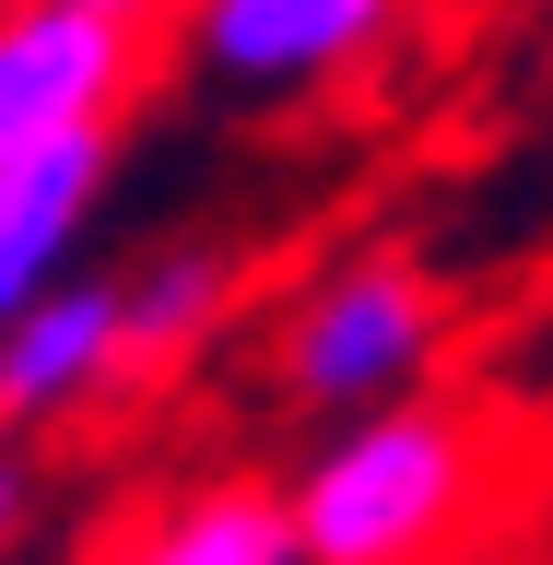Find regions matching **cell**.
Masks as SVG:
<instances>
[{
    "label": "cell",
    "mask_w": 553,
    "mask_h": 565,
    "mask_svg": "<svg viewBox=\"0 0 553 565\" xmlns=\"http://www.w3.org/2000/svg\"><path fill=\"white\" fill-rule=\"evenodd\" d=\"M272 494L307 565H436L483 494V436L448 401H389V413L330 424Z\"/></svg>",
    "instance_id": "1"
},
{
    "label": "cell",
    "mask_w": 553,
    "mask_h": 565,
    "mask_svg": "<svg viewBox=\"0 0 553 565\" xmlns=\"http://www.w3.org/2000/svg\"><path fill=\"white\" fill-rule=\"evenodd\" d=\"M436 353H448V282L413 247H353L318 282H295L272 318V388L318 424L424 401Z\"/></svg>",
    "instance_id": "2"
},
{
    "label": "cell",
    "mask_w": 553,
    "mask_h": 565,
    "mask_svg": "<svg viewBox=\"0 0 553 565\" xmlns=\"http://www.w3.org/2000/svg\"><path fill=\"white\" fill-rule=\"evenodd\" d=\"M424 0H177L153 60H177L224 106H307L401 60Z\"/></svg>",
    "instance_id": "3"
},
{
    "label": "cell",
    "mask_w": 553,
    "mask_h": 565,
    "mask_svg": "<svg viewBox=\"0 0 553 565\" xmlns=\"http://www.w3.org/2000/svg\"><path fill=\"white\" fill-rule=\"evenodd\" d=\"M141 83H153V35L118 24L106 0H0V166L60 141H118Z\"/></svg>",
    "instance_id": "4"
},
{
    "label": "cell",
    "mask_w": 553,
    "mask_h": 565,
    "mask_svg": "<svg viewBox=\"0 0 553 565\" xmlns=\"http://www.w3.org/2000/svg\"><path fill=\"white\" fill-rule=\"evenodd\" d=\"M130 388V330H118V271H60L12 330H0V436H60L95 401Z\"/></svg>",
    "instance_id": "5"
},
{
    "label": "cell",
    "mask_w": 553,
    "mask_h": 565,
    "mask_svg": "<svg viewBox=\"0 0 553 565\" xmlns=\"http://www.w3.org/2000/svg\"><path fill=\"white\" fill-rule=\"evenodd\" d=\"M106 177H118V141H60V153L0 166V330H12L60 271H83Z\"/></svg>",
    "instance_id": "6"
},
{
    "label": "cell",
    "mask_w": 553,
    "mask_h": 565,
    "mask_svg": "<svg viewBox=\"0 0 553 565\" xmlns=\"http://www.w3.org/2000/svg\"><path fill=\"white\" fill-rule=\"evenodd\" d=\"M224 318H236V247H224V236H177V247H153V259H130V271H118L130 377H153V365H189V353H201Z\"/></svg>",
    "instance_id": "7"
},
{
    "label": "cell",
    "mask_w": 553,
    "mask_h": 565,
    "mask_svg": "<svg viewBox=\"0 0 553 565\" xmlns=\"http://www.w3.org/2000/svg\"><path fill=\"white\" fill-rule=\"evenodd\" d=\"M106 565H307V554H295L283 494L259 471H224V483H189L177 507H153Z\"/></svg>",
    "instance_id": "8"
},
{
    "label": "cell",
    "mask_w": 553,
    "mask_h": 565,
    "mask_svg": "<svg viewBox=\"0 0 553 565\" xmlns=\"http://www.w3.org/2000/svg\"><path fill=\"white\" fill-rule=\"evenodd\" d=\"M24 519H35V459H12V448H0V565H12Z\"/></svg>",
    "instance_id": "9"
},
{
    "label": "cell",
    "mask_w": 553,
    "mask_h": 565,
    "mask_svg": "<svg viewBox=\"0 0 553 565\" xmlns=\"http://www.w3.org/2000/svg\"><path fill=\"white\" fill-rule=\"evenodd\" d=\"M106 12H118V24H141V35H166V12H177V0H106Z\"/></svg>",
    "instance_id": "10"
},
{
    "label": "cell",
    "mask_w": 553,
    "mask_h": 565,
    "mask_svg": "<svg viewBox=\"0 0 553 565\" xmlns=\"http://www.w3.org/2000/svg\"><path fill=\"white\" fill-rule=\"evenodd\" d=\"M0 448H12V436H0Z\"/></svg>",
    "instance_id": "11"
}]
</instances>
